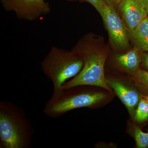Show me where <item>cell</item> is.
<instances>
[{"instance_id": "cell-13", "label": "cell", "mask_w": 148, "mask_h": 148, "mask_svg": "<svg viewBox=\"0 0 148 148\" xmlns=\"http://www.w3.org/2000/svg\"><path fill=\"white\" fill-rule=\"evenodd\" d=\"M134 135L138 148H148V132H143L140 127L135 126L134 128Z\"/></svg>"}, {"instance_id": "cell-2", "label": "cell", "mask_w": 148, "mask_h": 148, "mask_svg": "<svg viewBox=\"0 0 148 148\" xmlns=\"http://www.w3.org/2000/svg\"><path fill=\"white\" fill-rule=\"evenodd\" d=\"M40 64L43 73L52 82V95H55L62 90L66 82L79 73L84 61L73 51L52 47Z\"/></svg>"}, {"instance_id": "cell-14", "label": "cell", "mask_w": 148, "mask_h": 148, "mask_svg": "<svg viewBox=\"0 0 148 148\" xmlns=\"http://www.w3.org/2000/svg\"><path fill=\"white\" fill-rule=\"evenodd\" d=\"M84 1L89 3L90 4L92 5L96 10L99 12L104 5H106V3L105 0H83Z\"/></svg>"}, {"instance_id": "cell-11", "label": "cell", "mask_w": 148, "mask_h": 148, "mask_svg": "<svg viewBox=\"0 0 148 148\" xmlns=\"http://www.w3.org/2000/svg\"><path fill=\"white\" fill-rule=\"evenodd\" d=\"M133 118L138 123H142L148 120V103L142 95Z\"/></svg>"}, {"instance_id": "cell-16", "label": "cell", "mask_w": 148, "mask_h": 148, "mask_svg": "<svg viewBox=\"0 0 148 148\" xmlns=\"http://www.w3.org/2000/svg\"><path fill=\"white\" fill-rule=\"evenodd\" d=\"M105 1L107 3L114 6V5H118L121 0H105Z\"/></svg>"}, {"instance_id": "cell-15", "label": "cell", "mask_w": 148, "mask_h": 148, "mask_svg": "<svg viewBox=\"0 0 148 148\" xmlns=\"http://www.w3.org/2000/svg\"><path fill=\"white\" fill-rule=\"evenodd\" d=\"M140 60L146 69L148 70V52L143 53L140 56Z\"/></svg>"}, {"instance_id": "cell-4", "label": "cell", "mask_w": 148, "mask_h": 148, "mask_svg": "<svg viewBox=\"0 0 148 148\" xmlns=\"http://www.w3.org/2000/svg\"><path fill=\"white\" fill-rule=\"evenodd\" d=\"M91 47L88 45L83 44L73 50L82 58L83 67L76 76L64 85L62 89L86 85L103 88L110 90L104 75L106 54Z\"/></svg>"}, {"instance_id": "cell-3", "label": "cell", "mask_w": 148, "mask_h": 148, "mask_svg": "<svg viewBox=\"0 0 148 148\" xmlns=\"http://www.w3.org/2000/svg\"><path fill=\"white\" fill-rule=\"evenodd\" d=\"M106 98L102 92L79 89L78 86L62 89L52 95L45 106L44 112L51 118H58L75 109L93 107Z\"/></svg>"}, {"instance_id": "cell-8", "label": "cell", "mask_w": 148, "mask_h": 148, "mask_svg": "<svg viewBox=\"0 0 148 148\" xmlns=\"http://www.w3.org/2000/svg\"><path fill=\"white\" fill-rule=\"evenodd\" d=\"M107 81L110 87L113 89L127 108L131 116L134 117L141 98L138 92L135 89L116 80L109 79Z\"/></svg>"}, {"instance_id": "cell-7", "label": "cell", "mask_w": 148, "mask_h": 148, "mask_svg": "<svg viewBox=\"0 0 148 148\" xmlns=\"http://www.w3.org/2000/svg\"><path fill=\"white\" fill-rule=\"evenodd\" d=\"M118 5L123 21L129 32L147 17V11L136 0H121Z\"/></svg>"}, {"instance_id": "cell-20", "label": "cell", "mask_w": 148, "mask_h": 148, "mask_svg": "<svg viewBox=\"0 0 148 148\" xmlns=\"http://www.w3.org/2000/svg\"><path fill=\"white\" fill-rule=\"evenodd\" d=\"M147 13H148V12H147Z\"/></svg>"}, {"instance_id": "cell-1", "label": "cell", "mask_w": 148, "mask_h": 148, "mask_svg": "<svg viewBox=\"0 0 148 148\" xmlns=\"http://www.w3.org/2000/svg\"><path fill=\"white\" fill-rule=\"evenodd\" d=\"M34 134L23 109L10 101L0 102V148H30Z\"/></svg>"}, {"instance_id": "cell-10", "label": "cell", "mask_w": 148, "mask_h": 148, "mask_svg": "<svg viewBox=\"0 0 148 148\" xmlns=\"http://www.w3.org/2000/svg\"><path fill=\"white\" fill-rule=\"evenodd\" d=\"M139 49L134 47L127 53L116 56V60L123 68L131 72H135L138 69L141 60Z\"/></svg>"}, {"instance_id": "cell-18", "label": "cell", "mask_w": 148, "mask_h": 148, "mask_svg": "<svg viewBox=\"0 0 148 148\" xmlns=\"http://www.w3.org/2000/svg\"><path fill=\"white\" fill-rule=\"evenodd\" d=\"M136 1H138L144 8H144V3H143V0H136Z\"/></svg>"}, {"instance_id": "cell-5", "label": "cell", "mask_w": 148, "mask_h": 148, "mask_svg": "<svg viewBox=\"0 0 148 148\" xmlns=\"http://www.w3.org/2000/svg\"><path fill=\"white\" fill-rule=\"evenodd\" d=\"M3 8L13 12L17 18L33 21L50 12L48 3L45 0H1Z\"/></svg>"}, {"instance_id": "cell-19", "label": "cell", "mask_w": 148, "mask_h": 148, "mask_svg": "<svg viewBox=\"0 0 148 148\" xmlns=\"http://www.w3.org/2000/svg\"><path fill=\"white\" fill-rule=\"evenodd\" d=\"M142 96L145 99L146 101H147V102L148 103V94L147 95H142Z\"/></svg>"}, {"instance_id": "cell-12", "label": "cell", "mask_w": 148, "mask_h": 148, "mask_svg": "<svg viewBox=\"0 0 148 148\" xmlns=\"http://www.w3.org/2000/svg\"><path fill=\"white\" fill-rule=\"evenodd\" d=\"M134 79L138 86L148 92V71L138 69L135 72Z\"/></svg>"}, {"instance_id": "cell-6", "label": "cell", "mask_w": 148, "mask_h": 148, "mask_svg": "<svg viewBox=\"0 0 148 148\" xmlns=\"http://www.w3.org/2000/svg\"><path fill=\"white\" fill-rule=\"evenodd\" d=\"M99 13L114 43L120 47H127L129 42L126 28L114 6L106 3Z\"/></svg>"}, {"instance_id": "cell-17", "label": "cell", "mask_w": 148, "mask_h": 148, "mask_svg": "<svg viewBox=\"0 0 148 148\" xmlns=\"http://www.w3.org/2000/svg\"><path fill=\"white\" fill-rule=\"evenodd\" d=\"M144 8L148 12V0H143Z\"/></svg>"}, {"instance_id": "cell-9", "label": "cell", "mask_w": 148, "mask_h": 148, "mask_svg": "<svg viewBox=\"0 0 148 148\" xmlns=\"http://www.w3.org/2000/svg\"><path fill=\"white\" fill-rule=\"evenodd\" d=\"M135 47L148 52V18H145L132 32H130Z\"/></svg>"}]
</instances>
